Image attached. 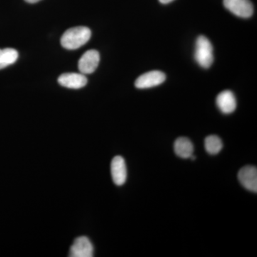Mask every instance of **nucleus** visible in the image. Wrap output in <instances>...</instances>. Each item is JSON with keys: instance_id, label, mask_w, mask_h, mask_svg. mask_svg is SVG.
Wrapping results in <instances>:
<instances>
[{"instance_id": "nucleus-1", "label": "nucleus", "mask_w": 257, "mask_h": 257, "mask_svg": "<svg viewBox=\"0 0 257 257\" xmlns=\"http://www.w3.org/2000/svg\"><path fill=\"white\" fill-rule=\"evenodd\" d=\"M92 32L86 27H76L69 29L61 38V45L67 50H77L90 40Z\"/></svg>"}, {"instance_id": "nucleus-2", "label": "nucleus", "mask_w": 257, "mask_h": 257, "mask_svg": "<svg viewBox=\"0 0 257 257\" xmlns=\"http://www.w3.org/2000/svg\"><path fill=\"white\" fill-rule=\"evenodd\" d=\"M194 59L197 64L204 69L209 68L214 62L212 45L204 35H201L197 39Z\"/></svg>"}, {"instance_id": "nucleus-3", "label": "nucleus", "mask_w": 257, "mask_h": 257, "mask_svg": "<svg viewBox=\"0 0 257 257\" xmlns=\"http://www.w3.org/2000/svg\"><path fill=\"white\" fill-rule=\"evenodd\" d=\"M225 8L241 18H249L253 13V6L250 0H224Z\"/></svg>"}, {"instance_id": "nucleus-4", "label": "nucleus", "mask_w": 257, "mask_h": 257, "mask_svg": "<svg viewBox=\"0 0 257 257\" xmlns=\"http://www.w3.org/2000/svg\"><path fill=\"white\" fill-rule=\"evenodd\" d=\"M166 75L164 72L159 70L150 71L142 74L135 81V87L138 89H148L160 85L165 82Z\"/></svg>"}, {"instance_id": "nucleus-5", "label": "nucleus", "mask_w": 257, "mask_h": 257, "mask_svg": "<svg viewBox=\"0 0 257 257\" xmlns=\"http://www.w3.org/2000/svg\"><path fill=\"white\" fill-rule=\"evenodd\" d=\"M100 61V56L96 50L87 51L79 61L78 68L80 73L83 74H92L97 68Z\"/></svg>"}, {"instance_id": "nucleus-6", "label": "nucleus", "mask_w": 257, "mask_h": 257, "mask_svg": "<svg viewBox=\"0 0 257 257\" xmlns=\"http://www.w3.org/2000/svg\"><path fill=\"white\" fill-rule=\"evenodd\" d=\"M94 256V246L90 240L86 236H79L74 240L71 246L69 256L92 257Z\"/></svg>"}, {"instance_id": "nucleus-7", "label": "nucleus", "mask_w": 257, "mask_h": 257, "mask_svg": "<svg viewBox=\"0 0 257 257\" xmlns=\"http://www.w3.org/2000/svg\"><path fill=\"white\" fill-rule=\"evenodd\" d=\"M238 179L245 189L251 192H257V170L253 166H246L239 170Z\"/></svg>"}, {"instance_id": "nucleus-8", "label": "nucleus", "mask_w": 257, "mask_h": 257, "mask_svg": "<svg viewBox=\"0 0 257 257\" xmlns=\"http://www.w3.org/2000/svg\"><path fill=\"white\" fill-rule=\"evenodd\" d=\"M111 175L113 182L116 185H123L126 182L127 171L125 161L122 157L116 156L111 161Z\"/></svg>"}, {"instance_id": "nucleus-9", "label": "nucleus", "mask_w": 257, "mask_h": 257, "mask_svg": "<svg viewBox=\"0 0 257 257\" xmlns=\"http://www.w3.org/2000/svg\"><path fill=\"white\" fill-rule=\"evenodd\" d=\"M216 105L224 114H231L236 108V100L234 93L229 90L223 91L218 94Z\"/></svg>"}, {"instance_id": "nucleus-10", "label": "nucleus", "mask_w": 257, "mask_h": 257, "mask_svg": "<svg viewBox=\"0 0 257 257\" xmlns=\"http://www.w3.org/2000/svg\"><path fill=\"white\" fill-rule=\"evenodd\" d=\"M58 82L62 87L77 89L87 84V79L82 73H65L59 77Z\"/></svg>"}, {"instance_id": "nucleus-11", "label": "nucleus", "mask_w": 257, "mask_h": 257, "mask_svg": "<svg viewBox=\"0 0 257 257\" xmlns=\"http://www.w3.org/2000/svg\"><path fill=\"white\" fill-rule=\"evenodd\" d=\"M174 150L177 156L181 158L188 159L193 155L194 146L188 138H179L175 141Z\"/></svg>"}, {"instance_id": "nucleus-12", "label": "nucleus", "mask_w": 257, "mask_h": 257, "mask_svg": "<svg viewBox=\"0 0 257 257\" xmlns=\"http://www.w3.org/2000/svg\"><path fill=\"white\" fill-rule=\"evenodd\" d=\"M19 54L18 51L13 48L0 49V69H4L11 64L15 63L18 60Z\"/></svg>"}, {"instance_id": "nucleus-13", "label": "nucleus", "mask_w": 257, "mask_h": 257, "mask_svg": "<svg viewBox=\"0 0 257 257\" xmlns=\"http://www.w3.org/2000/svg\"><path fill=\"white\" fill-rule=\"evenodd\" d=\"M204 147L206 151L211 155H217L220 152L223 147V143L221 139L216 135H210L205 139Z\"/></svg>"}, {"instance_id": "nucleus-14", "label": "nucleus", "mask_w": 257, "mask_h": 257, "mask_svg": "<svg viewBox=\"0 0 257 257\" xmlns=\"http://www.w3.org/2000/svg\"><path fill=\"white\" fill-rule=\"evenodd\" d=\"M162 4H169V3H172L174 0H159Z\"/></svg>"}, {"instance_id": "nucleus-15", "label": "nucleus", "mask_w": 257, "mask_h": 257, "mask_svg": "<svg viewBox=\"0 0 257 257\" xmlns=\"http://www.w3.org/2000/svg\"><path fill=\"white\" fill-rule=\"evenodd\" d=\"M25 1L27 2V3L34 4V3H38V2L41 1V0H25Z\"/></svg>"}]
</instances>
